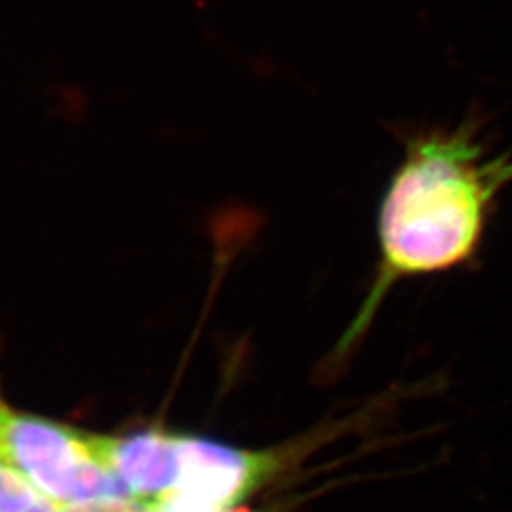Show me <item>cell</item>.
<instances>
[{"mask_svg": "<svg viewBox=\"0 0 512 512\" xmlns=\"http://www.w3.org/2000/svg\"><path fill=\"white\" fill-rule=\"evenodd\" d=\"M512 183V154H490L475 120L406 139L378 217L380 260L365 300L334 346L342 363L365 338L389 291L404 279L469 266L497 196Z\"/></svg>", "mask_w": 512, "mask_h": 512, "instance_id": "cell-1", "label": "cell"}, {"mask_svg": "<svg viewBox=\"0 0 512 512\" xmlns=\"http://www.w3.org/2000/svg\"><path fill=\"white\" fill-rule=\"evenodd\" d=\"M0 452L54 505L133 499L103 458L101 437L2 406Z\"/></svg>", "mask_w": 512, "mask_h": 512, "instance_id": "cell-2", "label": "cell"}, {"mask_svg": "<svg viewBox=\"0 0 512 512\" xmlns=\"http://www.w3.org/2000/svg\"><path fill=\"white\" fill-rule=\"evenodd\" d=\"M181 480L175 494L184 495L209 511L236 507L243 497L274 475V454L239 450L215 440L181 437ZM173 495V494H171Z\"/></svg>", "mask_w": 512, "mask_h": 512, "instance_id": "cell-3", "label": "cell"}, {"mask_svg": "<svg viewBox=\"0 0 512 512\" xmlns=\"http://www.w3.org/2000/svg\"><path fill=\"white\" fill-rule=\"evenodd\" d=\"M101 452L137 501L160 505L179 488L181 437L164 431L137 433L126 439L101 437Z\"/></svg>", "mask_w": 512, "mask_h": 512, "instance_id": "cell-4", "label": "cell"}, {"mask_svg": "<svg viewBox=\"0 0 512 512\" xmlns=\"http://www.w3.org/2000/svg\"><path fill=\"white\" fill-rule=\"evenodd\" d=\"M40 499L29 480L0 461V512L29 511Z\"/></svg>", "mask_w": 512, "mask_h": 512, "instance_id": "cell-5", "label": "cell"}, {"mask_svg": "<svg viewBox=\"0 0 512 512\" xmlns=\"http://www.w3.org/2000/svg\"><path fill=\"white\" fill-rule=\"evenodd\" d=\"M25 512H59V509L55 507L52 501H46V499H42V497H40L37 503H35L29 511Z\"/></svg>", "mask_w": 512, "mask_h": 512, "instance_id": "cell-6", "label": "cell"}, {"mask_svg": "<svg viewBox=\"0 0 512 512\" xmlns=\"http://www.w3.org/2000/svg\"><path fill=\"white\" fill-rule=\"evenodd\" d=\"M220 512H258L255 509H251V507H243V505H236V507H230V509H224V511Z\"/></svg>", "mask_w": 512, "mask_h": 512, "instance_id": "cell-7", "label": "cell"}, {"mask_svg": "<svg viewBox=\"0 0 512 512\" xmlns=\"http://www.w3.org/2000/svg\"><path fill=\"white\" fill-rule=\"evenodd\" d=\"M0 461H4V459H2V452H0Z\"/></svg>", "mask_w": 512, "mask_h": 512, "instance_id": "cell-8", "label": "cell"}, {"mask_svg": "<svg viewBox=\"0 0 512 512\" xmlns=\"http://www.w3.org/2000/svg\"><path fill=\"white\" fill-rule=\"evenodd\" d=\"M0 410H2V404H0Z\"/></svg>", "mask_w": 512, "mask_h": 512, "instance_id": "cell-9", "label": "cell"}]
</instances>
